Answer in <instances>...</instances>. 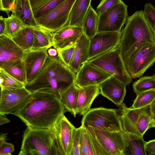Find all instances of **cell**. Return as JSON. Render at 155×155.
<instances>
[{"instance_id": "45", "label": "cell", "mask_w": 155, "mask_h": 155, "mask_svg": "<svg viewBox=\"0 0 155 155\" xmlns=\"http://www.w3.org/2000/svg\"><path fill=\"white\" fill-rule=\"evenodd\" d=\"M6 26L5 18L1 16L0 17V35L5 34Z\"/></svg>"}, {"instance_id": "28", "label": "cell", "mask_w": 155, "mask_h": 155, "mask_svg": "<svg viewBox=\"0 0 155 155\" xmlns=\"http://www.w3.org/2000/svg\"><path fill=\"white\" fill-rule=\"evenodd\" d=\"M33 27L24 26L12 38L24 51L32 48L34 37Z\"/></svg>"}, {"instance_id": "24", "label": "cell", "mask_w": 155, "mask_h": 155, "mask_svg": "<svg viewBox=\"0 0 155 155\" xmlns=\"http://www.w3.org/2000/svg\"><path fill=\"white\" fill-rule=\"evenodd\" d=\"M91 0H75L71 12L68 25L82 27Z\"/></svg>"}, {"instance_id": "47", "label": "cell", "mask_w": 155, "mask_h": 155, "mask_svg": "<svg viewBox=\"0 0 155 155\" xmlns=\"http://www.w3.org/2000/svg\"><path fill=\"white\" fill-rule=\"evenodd\" d=\"M10 120L7 118L5 115L0 114V125L8 123L10 122Z\"/></svg>"}, {"instance_id": "4", "label": "cell", "mask_w": 155, "mask_h": 155, "mask_svg": "<svg viewBox=\"0 0 155 155\" xmlns=\"http://www.w3.org/2000/svg\"><path fill=\"white\" fill-rule=\"evenodd\" d=\"M61 155L52 127H27L24 133L18 155Z\"/></svg>"}, {"instance_id": "50", "label": "cell", "mask_w": 155, "mask_h": 155, "mask_svg": "<svg viewBox=\"0 0 155 155\" xmlns=\"http://www.w3.org/2000/svg\"><path fill=\"white\" fill-rule=\"evenodd\" d=\"M152 114H155V99L150 105Z\"/></svg>"}, {"instance_id": "34", "label": "cell", "mask_w": 155, "mask_h": 155, "mask_svg": "<svg viewBox=\"0 0 155 155\" xmlns=\"http://www.w3.org/2000/svg\"><path fill=\"white\" fill-rule=\"evenodd\" d=\"M15 78L25 84L26 83L25 68L22 61L3 69Z\"/></svg>"}, {"instance_id": "1", "label": "cell", "mask_w": 155, "mask_h": 155, "mask_svg": "<svg viewBox=\"0 0 155 155\" xmlns=\"http://www.w3.org/2000/svg\"><path fill=\"white\" fill-rule=\"evenodd\" d=\"M67 111L56 96L36 91L31 93L21 107L13 114L27 126L49 129Z\"/></svg>"}, {"instance_id": "29", "label": "cell", "mask_w": 155, "mask_h": 155, "mask_svg": "<svg viewBox=\"0 0 155 155\" xmlns=\"http://www.w3.org/2000/svg\"><path fill=\"white\" fill-rule=\"evenodd\" d=\"M152 114L150 105L143 108L139 115L136 126V130L137 135L143 137L148 130Z\"/></svg>"}, {"instance_id": "20", "label": "cell", "mask_w": 155, "mask_h": 155, "mask_svg": "<svg viewBox=\"0 0 155 155\" xmlns=\"http://www.w3.org/2000/svg\"><path fill=\"white\" fill-rule=\"evenodd\" d=\"M89 45L90 39L83 33L75 44L73 56L69 66L76 74L88 61Z\"/></svg>"}, {"instance_id": "48", "label": "cell", "mask_w": 155, "mask_h": 155, "mask_svg": "<svg viewBox=\"0 0 155 155\" xmlns=\"http://www.w3.org/2000/svg\"><path fill=\"white\" fill-rule=\"evenodd\" d=\"M154 127H155V114H152L148 126V129Z\"/></svg>"}, {"instance_id": "26", "label": "cell", "mask_w": 155, "mask_h": 155, "mask_svg": "<svg viewBox=\"0 0 155 155\" xmlns=\"http://www.w3.org/2000/svg\"><path fill=\"white\" fill-rule=\"evenodd\" d=\"M52 33L38 26L33 27L32 50L48 48L52 46Z\"/></svg>"}, {"instance_id": "33", "label": "cell", "mask_w": 155, "mask_h": 155, "mask_svg": "<svg viewBox=\"0 0 155 155\" xmlns=\"http://www.w3.org/2000/svg\"><path fill=\"white\" fill-rule=\"evenodd\" d=\"M5 35L11 38L25 26L19 18L12 14L10 16L5 18Z\"/></svg>"}, {"instance_id": "32", "label": "cell", "mask_w": 155, "mask_h": 155, "mask_svg": "<svg viewBox=\"0 0 155 155\" xmlns=\"http://www.w3.org/2000/svg\"><path fill=\"white\" fill-rule=\"evenodd\" d=\"M80 139L81 155H95L87 128L81 125Z\"/></svg>"}, {"instance_id": "13", "label": "cell", "mask_w": 155, "mask_h": 155, "mask_svg": "<svg viewBox=\"0 0 155 155\" xmlns=\"http://www.w3.org/2000/svg\"><path fill=\"white\" fill-rule=\"evenodd\" d=\"M75 128L64 114L60 117L52 127L61 155H71L72 139Z\"/></svg>"}, {"instance_id": "5", "label": "cell", "mask_w": 155, "mask_h": 155, "mask_svg": "<svg viewBox=\"0 0 155 155\" xmlns=\"http://www.w3.org/2000/svg\"><path fill=\"white\" fill-rule=\"evenodd\" d=\"M81 125L99 130L119 131L123 130L117 109L100 107L91 108L83 115Z\"/></svg>"}, {"instance_id": "38", "label": "cell", "mask_w": 155, "mask_h": 155, "mask_svg": "<svg viewBox=\"0 0 155 155\" xmlns=\"http://www.w3.org/2000/svg\"><path fill=\"white\" fill-rule=\"evenodd\" d=\"M143 12L145 19L155 35V7L150 3H147Z\"/></svg>"}, {"instance_id": "23", "label": "cell", "mask_w": 155, "mask_h": 155, "mask_svg": "<svg viewBox=\"0 0 155 155\" xmlns=\"http://www.w3.org/2000/svg\"><path fill=\"white\" fill-rule=\"evenodd\" d=\"M12 14L19 18L25 26H38L29 0H16Z\"/></svg>"}, {"instance_id": "37", "label": "cell", "mask_w": 155, "mask_h": 155, "mask_svg": "<svg viewBox=\"0 0 155 155\" xmlns=\"http://www.w3.org/2000/svg\"><path fill=\"white\" fill-rule=\"evenodd\" d=\"M90 136L95 155H110L104 148L97 138L93 128L91 127L87 128Z\"/></svg>"}, {"instance_id": "6", "label": "cell", "mask_w": 155, "mask_h": 155, "mask_svg": "<svg viewBox=\"0 0 155 155\" xmlns=\"http://www.w3.org/2000/svg\"><path fill=\"white\" fill-rule=\"evenodd\" d=\"M87 61L115 77L126 86L132 81V78L122 58L120 45L115 48Z\"/></svg>"}, {"instance_id": "22", "label": "cell", "mask_w": 155, "mask_h": 155, "mask_svg": "<svg viewBox=\"0 0 155 155\" xmlns=\"http://www.w3.org/2000/svg\"><path fill=\"white\" fill-rule=\"evenodd\" d=\"M123 139L124 155H147L145 149L147 142L143 137L121 130Z\"/></svg>"}, {"instance_id": "40", "label": "cell", "mask_w": 155, "mask_h": 155, "mask_svg": "<svg viewBox=\"0 0 155 155\" xmlns=\"http://www.w3.org/2000/svg\"><path fill=\"white\" fill-rule=\"evenodd\" d=\"M81 126L75 128L73 131L71 155H81L80 139L81 132Z\"/></svg>"}, {"instance_id": "15", "label": "cell", "mask_w": 155, "mask_h": 155, "mask_svg": "<svg viewBox=\"0 0 155 155\" xmlns=\"http://www.w3.org/2000/svg\"><path fill=\"white\" fill-rule=\"evenodd\" d=\"M24 51L5 35H0V68L3 69L22 61Z\"/></svg>"}, {"instance_id": "9", "label": "cell", "mask_w": 155, "mask_h": 155, "mask_svg": "<svg viewBox=\"0 0 155 155\" xmlns=\"http://www.w3.org/2000/svg\"><path fill=\"white\" fill-rule=\"evenodd\" d=\"M128 17L127 6L122 1L99 14L97 32L121 31Z\"/></svg>"}, {"instance_id": "39", "label": "cell", "mask_w": 155, "mask_h": 155, "mask_svg": "<svg viewBox=\"0 0 155 155\" xmlns=\"http://www.w3.org/2000/svg\"><path fill=\"white\" fill-rule=\"evenodd\" d=\"M75 45V44L71 46L57 50L58 56L59 58L68 67L73 56Z\"/></svg>"}, {"instance_id": "49", "label": "cell", "mask_w": 155, "mask_h": 155, "mask_svg": "<svg viewBox=\"0 0 155 155\" xmlns=\"http://www.w3.org/2000/svg\"><path fill=\"white\" fill-rule=\"evenodd\" d=\"M7 133H1L0 136V144L2 143L3 142L6 141V138L7 137Z\"/></svg>"}, {"instance_id": "35", "label": "cell", "mask_w": 155, "mask_h": 155, "mask_svg": "<svg viewBox=\"0 0 155 155\" xmlns=\"http://www.w3.org/2000/svg\"><path fill=\"white\" fill-rule=\"evenodd\" d=\"M0 86L11 88H19L25 87V84L0 68Z\"/></svg>"}, {"instance_id": "14", "label": "cell", "mask_w": 155, "mask_h": 155, "mask_svg": "<svg viewBox=\"0 0 155 155\" xmlns=\"http://www.w3.org/2000/svg\"><path fill=\"white\" fill-rule=\"evenodd\" d=\"M48 49L24 51L22 61L26 73V83L34 80L43 68L48 56Z\"/></svg>"}, {"instance_id": "41", "label": "cell", "mask_w": 155, "mask_h": 155, "mask_svg": "<svg viewBox=\"0 0 155 155\" xmlns=\"http://www.w3.org/2000/svg\"><path fill=\"white\" fill-rule=\"evenodd\" d=\"M122 1V0H101L97 7L96 11L99 14Z\"/></svg>"}, {"instance_id": "2", "label": "cell", "mask_w": 155, "mask_h": 155, "mask_svg": "<svg viewBox=\"0 0 155 155\" xmlns=\"http://www.w3.org/2000/svg\"><path fill=\"white\" fill-rule=\"evenodd\" d=\"M76 74L58 56H50L40 72L25 87L31 93L36 91L54 94L59 99L60 94L74 84Z\"/></svg>"}, {"instance_id": "11", "label": "cell", "mask_w": 155, "mask_h": 155, "mask_svg": "<svg viewBox=\"0 0 155 155\" xmlns=\"http://www.w3.org/2000/svg\"><path fill=\"white\" fill-rule=\"evenodd\" d=\"M121 31L97 32L89 38L88 61L109 51L120 45Z\"/></svg>"}, {"instance_id": "31", "label": "cell", "mask_w": 155, "mask_h": 155, "mask_svg": "<svg viewBox=\"0 0 155 155\" xmlns=\"http://www.w3.org/2000/svg\"><path fill=\"white\" fill-rule=\"evenodd\" d=\"M132 106V109L141 108L150 105L155 99V89L145 91L137 95Z\"/></svg>"}, {"instance_id": "8", "label": "cell", "mask_w": 155, "mask_h": 155, "mask_svg": "<svg viewBox=\"0 0 155 155\" xmlns=\"http://www.w3.org/2000/svg\"><path fill=\"white\" fill-rule=\"evenodd\" d=\"M155 62V42H147L140 48L125 64L132 79L142 76Z\"/></svg>"}, {"instance_id": "36", "label": "cell", "mask_w": 155, "mask_h": 155, "mask_svg": "<svg viewBox=\"0 0 155 155\" xmlns=\"http://www.w3.org/2000/svg\"><path fill=\"white\" fill-rule=\"evenodd\" d=\"M64 0H49L33 11L36 21Z\"/></svg>"}, {"instance_id": "10", "label": "cell", "mask_w": 155, "mask_h": 155, "mask_svg": "<svg viewBox=\"0 0 155 155\" xmlns=\"http://www.w3.org/2000/svg\"><path fill=\"white\" fill-rule=\"evenodd\" d=\"M0 114H13L29 98L32 93L25 87L11 88L0 86Z\"/></svg>"}, {"instance_id": "25", "label": "cell", "mask_w": 155, "mask_h": 155, "mask_svg": "<svg viewBox=\"0 0 155 155\" xmlns=\"http://www.w3.org/2000/svg\"><path fill=\"white\" fill-rule=\"evenodd\" d=\"M78 87L73 84L60 94L59 100L67 111L75 117Z\"/></svg>"}, {"instance_id": "16", "label": "cell", "mask_w": 155, "mask_h": 155, "mask_svg": "<svg viewBox=\"0 0 155 155\" xmlns=\"http://www.w3.org/2000/svg\"><path fill=\"white\" fill-rule=\"evenodd\" d=\"M83 33L82 27L67 25L52 33V46L57 50L75 44Z\"/></svg>"}, {"instance_id": "42", "label": "cell", "mask_w": 155, "mask_h": 155, "mask_svg": "<svg viewBox=\"0 0 155 155\" xmlns=\"http://www.w3.org/2000/svg\"><path fill=\"white\" fill-rule=\"evenodd\" d=\"M16 0H0V9L5 12L8 16L13 9Z\"/></svg>"}, {"instance_id": "44", "label": "cell", "mask_w": 155, "mask_h": 155, "mask_svg": "<svg viewBox=\"0 0 155 155\" xmlns=\"http://www.w3.org/2000/svg\"><path fill=\"white\" fill-rule=\"evenodd\" d=\"M145 149L149 155H155V139L147 142Z\"/></svg>"}, {"instance_id": "30", "label": "cell", "mask_w": 155, "mask_h": 155, "mask_svg": "<svg viewBox=\"0 0 155 155\" xmlns=\"http://www.w3.org/2000/svg\"><path fill=\"white\" fill-rule=\"evenodd\" d=\"M133 87L137 95L145 91L155 89V74L140 78L134 83Z\"/></svg>"}, {"instance_id": "18", "label": "cell", "mask_w": 155, "mask_h": 155, "mask_svg": "<svg viewBox=\"0 0 155 155\" xmlns=\"http://www.w3.org/2000/svg\"><path fill=\"white\" fill-rule=\"evenodd\" d=\"M93 129L101 143L110 155H124L121 131L111 132Z\"/></svg>"}, {"instance_id": "21", "label": "cell", "mask_w": 155, "mask_h": 155, "mask_svg": "<svg viewBox=\"0 0 155 155\" xmlns=\"http://www.w3.org/2000/svg\"><path fill=\"white\" fill-rule=\"evenodd\" d=\"M144 107L132 109L128 108L123 103L119 106L117 112L124 131L137 134L136 126L139 115Z\"/></svg>"}, {"instance_id": "43", "label": "cell", "mask_w": 155, "mask_h": 155, "mask_svg": "<svg viewBox=\"0 0 155 155\" xmlns=\"http://www.w3.org/2000/svg\"><path fill=\"white\" fill-rule=\"evenodd\" d=\"M15 151L14 146L5 141L0 144V155H11Z\"/></svg>"}, {"instance_id": "51", "label": "cell", "mask_w": 155, "mask_h": 155, "mask_svg": "<svg viewBox=\"0 0 155 155\" xmlns=\"http://www.w3.org/2000/svg\"></svg>"}, {"instance_id": "12", "label": "cell", "mask_w": 155, "mask_h": 155, "mask_svg": "<svg viewBox=\"0 0 155 155\" xmlns=\"http://www.w3.org/2000/svg\"><path fill=\"white\" fill-rule=\"evenodd\" d=\"M112 76L100 68L87 61L76 74L74 84L79 87L98 85Z\"/></svg>"}, {"instance_id": "19", "label": "cell", "mask_w": 155, "mask_h": 155, "mask_svg": "<svg viewBox=\"0 0 155 155\" xmlns=\"http://www.w3.org/2000/svg\"><path fill=\"white\" fill-rule=\"evenodd\" d=\"M100 94V91L98 85L78 87L76 114L85 115L90 110L93 102Z\"/></svg>"}, {"instance_id": "46", "label": "cell", "mask_w": 155, "mask_h": 155, "mask_svg": "<svg viewBox=\"0 0 155 155\" xmlns=\"http://www.w3.org/2000/svg\"><path fill=\"white\" fill-rule=\"evenodd\" d=\"M47 51L49 56L55 57L58 55L57 50L53 47L48 48Z\"/></svg>"}, {"instance_id": "17", "label": "cell", "mask_w": 155, "mask_h": 155, "mask_svg": "<svg viewBox=\"0 0 155 155\" xmlns=\"http://www.w3.org/2000/svg\"><path fill=\"white\" fill-rule=\"evenodd\" d=\"M101 94L119 106L123 103L126 94V86L114 76L98 85Z\"/></svg>"}, {"instance_id": "7", "label": "cell", "mask_w": 155, "mask_h": 155, "mask_svg": "<svg viewBox=\"0 0 155 155\" xmlns=\"http://www.w3.org/2000/svg\"><path fill=\"white\" fill-rule=\"evenodd\" d=\"M75 0H64L36 20L38 26L54 33L68 25L71 9Z\"/></svg>"}, {"instance_id": "27", "label": "cell", "mask_w": 155, "mask_h": 155, "mask_svg": "<svg viewBox=\"0 0 155 155\" xmlns=\"http://www.w3.org/2000/svg\"><path fill=\"white\" fill-rule=\"evenodd\" d=\"M99 14L91 5L84 19L82 28L84 33L89 38L97 32Z\"/></svg>"}, {"instance_id": "3", "label": "cell", "mask_w": 155, "mask_h": 155, "mask_svg": "<svg viewBox=\"0 0 155 155\" xmlns=\"http://www.w3.org/2000/svg\"><path fill=\"white\" fill-rule=\"evenodd\" d=\"M121 31L120 46L124 64L147 42H155V35L144 17L142 10L128 17Z\"/></svg>"}]
</instances>
